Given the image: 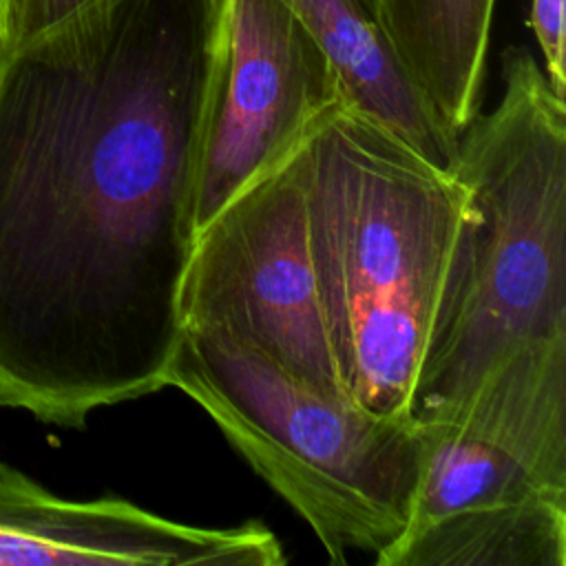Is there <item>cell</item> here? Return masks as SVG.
I'll use <instances>...</instances> for the list:
<instances>
[{
  "mask_svg": "<svg viewBox=\"0 0 566 566\" xmlns=\"http://www.w3.org/2000/svg\"><path fill=\"white\" fill-rule=\"evenodd\" d=\"M228 0H91L0 55V409L166 387Z\"/></svg>",
  "mask_w": 566,
  "mask_h": 566,
  "instance_id": "6da1fadb",
  "label": "cell"
},
{
  "mask_svg": "<svg viewBox=\"0 0 566 566\" xmlns=\"http://www.w3.org/2000/svg\"><path fill=\"white\" fill-rule=\"evenodd\" d=\"M296 159L340 382L358 407L409 418L469 188L345 102L316 119Z\"/></svg>",
  "mask_w": 566,
  "mask_h": 566,
  "instance_id": "7a4b0ae2",
  "label": "cell"
},
{
  "mask_svg": "<svg viewBox=\"0 0 566 566\" xmlns=\"http://www.w3.org/2000/svg\"><path fill=\"white\" fill-rule=\"evenodd\" d=\"M504 93L458 137L471 197L409 418L449 413L513 349L566 336V97L522 46L502 53Z\"/></svg>",
  "mask_w": 566,
  "mask_h": 566,
  "instance_id": "3957f363",
  "label": "cell"
},
{
  "mask_svg": "<svg viewBox=\"0 0 566 566\" xmlns=\"http://www.w3.org/2000/svg\"><path fill=\"white\" fill-rule=\"evenodd\" d=\"M168 385L212 418L334 564H345L347 551L376 557L407 528L420 471L411 418L323 396L217 329L181 327Z\"/></svg>",
  "mask_w": 566,
  "mask_h": 566,
  "instance_id": "277c9868",
  "label": "cell"
},
{
  "mask_svg": "<svg viewBox=\"0 0 566 566\" xmlns=\"http://www.w3.org/2000/svg\"><path fill=\"white\" fill-rule=\"evenodd\" d=\"M179 318L226 332L314 391L349 400L312 268L296 150L197 230Z\"/></svg>",
  "mask_w": 566,
  "mask_h": 566,
  "instance_id": "5b68a950",
  "label": "cell"
},
{
  "mask_svg": "<svg viewBox=\"0 0 566 566\" xmlns=\"http://www.w3.org/2000/svg\"><path fill=\"white\" fill-rule=\"evenodd\" d=\"M416 424L420 471L402 535L453 511L566 500V336L513 349L458 407Z\"/></svg>",
  "mask_w": 566,
  "mask_h": 566,
  "instance_id": "8992f818",
  "label": "cell"
},
{
  "mask_svg": "<svg viewBox=\"0 0 566 566\" xmlns=\"http://www.w3.org/2000/svg\"><path fill=\"white\" fill-rule=\"evenodd\" d=\"M336 102L343 97L325 51L281 0H228L203 128L197 230L285 161Z\"/></svg>",
  "mask_w": 566,
  "mask_h": 566,
  "instance_id": "52a82bcc",
  "label": "cell"
},
{
  "mask_svg": "<svg viewBox=\"0 0 566 566\" xmlns=\"http://www.w3.org/2000/svg\"><path fill=\"white\" fill-rule=\"evenodd\" d=\"M279 537L250 520L203 528L126 500H64L31 478L0 491V566H281Z\"/></svg>",
  "mask_w": 566,
  "mask_h": 566,
  "instance_id": "ba28073f",
  "label": "cell"
},
{
  "mask_svg": "<svg viewBox=\"0 0 566 566\" xmlns=\"http://www.w3.org/2000/svg\"><path fill=\"white\" fill-rule=\"evenodd\" d=\"M325 51L347 106L431 164L451 170L458 137L444 128L398 60L376 0H281Z\"/></svg>",
  "mask_w": 566,
  "mask_h": 566,
  "instance_id": "9c48e42d",
  "label": "cell"
},
{
  "mask_svg": "<svg viewBox=\"0 0 566 566\" xmlns=\"http://www.w3.org/2000/svg\"><path fill=\"white\" fill-rule=\"evenodd\" d=\"M405 71L449 133L480 113L495 0H376Z\"/></svg>",
  "mask_w": 566,
  "mask_h": 566,
  "instance_id": "30bf717a",
  "label": "cell"
},
{
  "mask_svg": "<svg viewBox=\"0 0 566 566\" xmlns=\"http://www.w3.org/2000/svg\"><path fill=\"white\" fill-rule=\"evenodd\" d=\"M378 566H566V500L464 509L400 535Z\"/></svg>",
  "mask_w": 566,
  "mask_h": 566,
  "instance_id": "8fae6325",
  "label": "cell"
},
{
  "mask_svg": "<svg viewBox=\"0 0 566 566\" xmlns=\"http://www.w3.org/2000/svg\"><path fill=\"white\" fill-rule=\"evenodd\" d=\"M88 2L91 0H9V20L0 55L73 15Z\"/></svg>",
  "mask_w": 566,
  "mask_h": 566,
  "instance_id": "7c38bea8",
  "label": "cell"
},
{
  "mask_svg": "<svg viewBox=\"0 0 566 566\" xmlns=\"http://www.w3.org/2000/svg\"><path fill=\"white\" fill-rule=\"evenodd\" d=\"M531 27L544 55V73L553 91L566 97L564 60V0H533Z\"/></svg>",
  "mask_w": 566,
  "mask_h": 566,
  "instance_id": "4fadbf2b",
  "label": "cell"
},
{
  "mask_svg": "<svg viewBox=\"0 0 566 566\" xmlns=\"http://www.w3.org/2000/svg\"><path fill=\"white\" fill-rule=\"evenodd\" d=\"M24 478H27L24 473H20L18 469H13V467H9V464H4V462L0 460V491H7V489L18 486Z\"/></svg>",
  "mask_w": 566,
  "mask_h": 566,
  "instance_id": "5bb4252c",
  "label": "cell"
},
{
  "mask_svg": "<svg viewBox=\"0 0 566 566\" xmlns=\"http://www.w3.org/2000/svg\"><path fill=\"white\" fill-rule=\"evenodd\" d=\"M7 20H9V0H0V46L7 33Z\"/></svg>",
  "mask_w": 566,
  "mask_h": 566,
  "instance_id": "9a60e30c",
  "label": "cell"
}]
</instances>
